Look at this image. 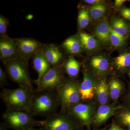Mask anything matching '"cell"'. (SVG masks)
Returning a JSON list of instances; mask_svg holds the SVG:
<instances>
[{"instance_id": "cell-20", "label": "cell", "mask_w": 130, "mask_h": 130, "mask_svg": "<svg viewBox=\"0 0 130 130\" xmlns=\"http://www.w3.org/2000/svg\"><path fill=\"white\" fill-rule=\"evenodd\" d=\"M111 28L119 35L126 37L130 31V25L124 20L120 18L113 17L110 21Z\"/></svg>"}, {"instance_id": "cell-4", "label": "cell", "mask_w": 130, "mask_h": 130, "mask_svg": "<svg viewBox=\"0 0 130 130\" xmlns=\"http://www.w3.org/2000/svg\"><path fill=\"white\" fill-rule=\"evenodd\" d=\"M80 85L76 79L66 78L56 90L60 102V112H67L70 107L82 102Z\"/></svg>"}, {"instance_id": "cell-33", "label": "cell", "mask_w": 130, "mask_h": 130, "mask_svg": "<svg viewBox=\"0 0 130 130\" xmlns=\"http://www.w3.org/2000/svg\"><path fill=\"white\" fill-rule=\"evenodd\" d=\"M126 1L125 0H115V6L116 7H119Z\"/></svg>"}, {"instance_id": "cell-25", "label": "cell", "mask_w": 130, "mask_h": 130, "mask_svg": "<svg viewBox=\"0 0 130 130\" xmlns=\"http://www.w3.org/2000/svg\"><path fill=\"white\" fill-rule=\"evenodd\" d=\"M90 17L87 9L81 8L79 9L78 16V25L79 29L86 28L89 24Z\"/></svg>"}, {"instance_id": "cell-23", "label": "cell", "mask_w": 130, "mask_h": 130, "mask_svg": "<svg viewBox=\"0 0 130 130\" xmlns=\"http://www.w3.org/2000/svg\"><path fill=\"white\" fill-rule=\"evenodd\" d=\"M108 86L110 98L114 101H117L123 91L121 82L118 78H114L110 80Z\"/></svg>"}, {"instance_id": "cell-9", "label": "cell", "mask_w": 130, "mask_h": 130, "mask_svg": "<svg viewBox=\"0 0 130 130\" xmlns=\"http://www.w3.org/2000/svg\"><path fill=\"white\" fill-rule=\"evenodd\" d=\"M95 111L94 105L81 102L70 107L67 112L83 125L88 126L93 121Z\"/></svg>"}, {"instance_id": "cell-8", "label": "cell", "mask_w": 130, "mask_h": 130, "mask_svg": "<svg viewBox=\"0 0 130 130\" xmlns=\"http://www.w3.org/2000/svg\"><path fill=\"white\" fill-rule=\"evenodd\" d=\"M14 39L19 56L28 61L41 51L44 44V43L30 37L18 38Z\"/></svg>"}, {"instance_id": "cell-24", "label": "cell", "mask_w": 130, "mask_h": 130, "mask_svg": "<svg viewBox=\"0 0 130 130\" xmlns=\"http://www.w3.org/2000/svg\"><path fill=\"white\" fill-rule=\"evenodd\" d=\"M107 10V7L104 3L92 5L89 9L90 18L94 20H97L105 15Z\"/></svg>"}, {"instance_id": "cell-16", "label": "cell", "mask_w": 130, "mask_h": 130, "mask_svg": "<svg viewBox=\"0 0 130 130\" xmlns=\"http://www.w3.org/2000/svg\"><path fill=\"white\" fill-rule=\"evenodd\" d=\"M94 34L96 38L102 43L107 44L110 42V25L106 20H103L96 25Z\"/></svg>"}, {"instance_id": "cell-7", "label": "cell", "mask_w": 130, "mask_h": 130, "mask_svg": "<svg viewBox=\"0 0 130 130\" xmlns=\"http://www.w3.org/2000/svg\"><path fill=\"white\" fill-rule=\"evenodd\" d=\"M64 65L51 67L36 84L35 90H56L66 79Z\"/></svg>"}, {"instance_id": "cell-15", "label": "cell", "mask_w": 130, "mask_h": 130, "mask_svg": "<svg viewBox=\"0 0 130 130\" xmlns=\"http://www.w3.org/2000/svg\"><path fill=\"white\" fill-rule=\"evenodd\" d=\"M32 63L34 69L38 74L37 79L34 82L36 84L42 77L51 67L41 51L32 57Z\"/></svg>"}, {"instance_id": "cell-19", "label": "cell", "mask_w": 130, "mask_h": 130, "mask_svg": "<svg viewBox=\"0 0 130 130\" xmlns=\"http://www.w3.org/2000/svg\"><path fill=\"white\" fill-rule=\"evenodd\" d=\"M95 95L100 106L108 104L110 98L109 86L105 79H102L98 81Z\"/></svg>"}, {"instance_id": "cell-3", "label": "cell", "mask_w": 130, "mask_h": 130, "mask_svg": "<svg viewBox=\"0 0 130 130\" xmlns=\"http://www.w3.org/2000/svg\"><path fill=\"white\" fill-rule=\"evenodd\" d=\"M28 62L19 56L2 63L9 78L19 87L34 89L28 69Z\"/></svg>"}, {"instance_id": "cell-22", "label": "cell", "mask_w": 130, "mask_h": 130, "mask_svg": "<svg viewBox=\"0 0 130 130\" xmlns=\"http://www.w3.org/2000/svg\"><path fill=\"white\" fill-rule=\"evenodd\" d=\"M80 66V63L74 57H69L64 65L65 72L71 78L75 79L79 74Z\"/></svg>"}, {"instance_id": "cell-6", "label": "cell", "mask_w": 130, "mask_h": 130, "mask_svg": "<svg viewBox=\"0 0 130 130\" xmlns=\"http://www.w3.org/2000/svg\"><path fill=\"white\" fill-rule=\"evenodd\" d=\"M44 121L45 130H83V125L67 112H57Z\"/></svg>"}, {"instance_id": "cell-30", "label": "cell", "mask_w": 130, "mask_h": 130, "mask_svg": "<svg viewBox=\"0 0 130 130\" xmlns=\"http://www.w3.org/2000/svg\"><path fill=\"white\" fill-rule=\"evenodd\" d=\"M120 13L124 18L130 21V8H122L120 10Z\"/></svg>"}, {"instance_id": "cell-13", "label": "cell", "mask_w": 130, "mask_h": 130, "mask_svg": "<svg viewBox=\"0 0 130 130\" xmlns=\"http://www.w3.org/2000/svg\"><path fill=\"white\" fill-rule=\"evenodd\" d=\"M91 72L95 76H105L109 70V59L103 55H95L91 57L89 61Z\"/></svg>"}, {"instance_id": "cell-34", "label": "cell", "mask_w": 130, "mask_h": 130, "mask_svg": "<svg viewBox=\"0 0 130 130\" xmlns=\"http://www.w3.org/2000/svg\"><path fill=\"white\" fill-rule=\"evenodd\" d=\"M108 130H125L119 126L113 124L111 126Z\"/></svg>"}, {"instance_id": "cell-11", "label": "cell", "mask_w": 130, "mask_h": 130, "mask_svg": "<svg viewBox=\"0 0 130 130\" xmlns=\"http://www.w3.org/2000/svg\"><path fill=\"white\" fill-rule=\"evenodd\" d=\"M51 67L64 64V54L60 47L54 43L44 44L41 50Z\"/></svg>"}, {"instance_id": "cell-26", "label": "cell", "mask_w": 130, "mask_h": 130, "mask_svg": "<svg viewBox=\"0 0 130 130\" xmlns=\"http://www.w3.org/2000/svg\"><path fill=\"white\" fill-rule=\"evenodd\" d=\"M126 37L119 35L113 30L110 26V42L115 48L122 47L125 43Z\"/></svg>"}, {"instance_id": "cell-2", "label": "cell", "mask_w": 130, "mask_h": 130, "mask_svg": "<svg viewBox=\"0 0 130 130\" xmlns=\"http://www.w3.org/2000/svg\"><path fill=\"white\" fill-rule=\"evenodd\" d=\"M60 103L56 90H35L29 113L46 118L57 113Z\"/></svg>"}, {"instance_id": "cell-38", "label": "cell", "mask_w": 130, "mask_h": 130, "mask_svg": "<svg viewBox=\"0 0 130 130\" xmlns=\"http://www.w3.org/2000/svg\"><path fill=\"white\" fill-rule=\"evenodd\" d=\"M105 130L102 129V130Z\"/></svg>"}, {"instance_id": "cell-18", "label": "cell", "mask_w": 130, "mask_h": 130, "mask_svg": "<svg viewBox=\"0 0 130 130\" xmlns=\"http://www.w3.org/2000/svg\"><path fill=\"white\" fill-rule=\"evenodd\" d=\"M82 49L88 52L96 50L100 47V42L96 38L86 32H79L77 35Z\"/></svg>"}, {"instance_id": "cell-32", "label": "cell", "mask_w": 130, "mask_h": 130, "mask_svg": "<svg viewBox=\"0 0 130 130\" xmlns=\"http://www.w3.org/2000/svg\"><path fill=\"white\" fill-rule=\"evenodd\" d=\"M9 129V126L5 122L0 123V130H8Z\"/></svg>"}, {"instance_id": "cell-27", "label": "cell", "mask_w": 130, "mask_h": 130, "mask_svg": "<svg viewBox=\"0 0 130 130\" xmlns=\"http://www.w3.org/2000/svg\"><path fill=\"white\" fill-rule=\"evenodd\" d=\"M9 23V19L0 14V38L9 37L7 30Z\"/></svg>"}, {"instance_id": "cell-10", "label": "cell", "mask_w": 130, "mask_h": 130, "mask_svg": "<svg viewBox=\"0 0 130 130\" xmlns=\"http://www.w3.org/2000/svg\"><path fill=\"white\" fill-rule=\"evenodd\" d=\"M83 78L80 83V90L82 101L91 100L95 95L98 83L96 77L90 71H83Z\"/></svg>"}, {"instance_id": "cell-1", "label": "cell", "mask_w": 130, "mask_h": 130, "mask_svg": "<svg viewBox=\"0 0 130 130\" xmlns=\"http://www.w3.org/2000/svg\"><path fill=\"white\" fill-rule=\"evenodd\" d=\"M35 92L34 89L29 88H4L0 93V98L5 104L6 111L20 110L29 113Z\"/></svg>"}, {"instance_id": "cell-21", "label": "cell", "mask_w": 130, "mask_h": 130, "mask_svg": "<svg viewBox=\"0 0 130 130\" xmlns=\"http://www.w3.org/2000/svg\"><path fill=\"white\" fill-rule=\"evenodd\" d=\"M113 64L116 70L124 72L130 67V52L125 51L115 58Z\"/></svg>"}, {"instance_id": "cell-31", "label": "cell", "mask_w": 130, "mask_h": 130, "mask_svg": "<svg viewBox=\"0 0 130 130\" xmlns=\"http://www.w3.org/2000/svg\"><path fill=\"white\" fill-rule=\"evenodd\" d=\"M84 2L88 4H91L92 5L98 4V3H103L102 1L101 0H85L84 1Z\"/></svg>"}, {"instance_id": "cell-17", "label": "cell", "mask_w": 130, "mask_h": 130, "mask_svg": "<svg viewBox=\"0 0 130 130\" xmlns=\"http://www.w3.org/2000/svg\"><path fill=\"white\" fill-rule=\"evenodd\" d=\"M61 47L68 54L72 55L79 54L82 50L77 35L71 36L65 40L61 44Z\"/></svg>"}, {"instance_id": "cell-12", "label": "cell", "mask_w": 130, "mask_h": 130, "mask_svg": "<svg viewBox=\"0 0 130 130\" xmlns=\"http://www.w3.org/2000/svg\"><path fill=\"white\" fill-rule=\"evenodd\" d=\"M19 56L14 38H0V59L2 62L12 60Z\"/></svg>"}, {"instance_id": "cell-35", "label": "cell", "mask_w": 130, "mask_h": 130, "mask_svg": "<svg viewBox=\"0 0 130 130\" xmlns=\"http://www.w3.org/2000/svg\"><path fill=\"white\" fill-rule=\"evenodd\" d=\"M28 130H45L43 129V128H42V127H41V128H39V129H35V128H31V129H29Z\"/></svg>"}, {"instance_id": "cell-5", "label": "cell", "mask_w": 130, "mask_h": 130, "mask_svg": "<svg viewBox=\"0 0 130 130\" xmlns=\"http://www.w3.org/2000/svg\"><path fill=\"white\" fill-rule=\"evenodd\" d=\"M2 119L9 126L14 130H28L35 127H42L44 120H37L28 112L20 110L5 111Z\"/></svg>"}, {"instance_id": "cell-14", "label": "cell", "mask_w": 130, "mask_h": 130, "mask_svg": "<svg viewBox=\"0 0 130 130\" xmlns=\"http://www.w3.org/2000/svg\"><path fill=\"white\" fill-rule=\"evenodd\" d=\"M120 108V107L115 104L101 105L96 111L93 121L97 125L103 124L115 115Z\"/></svg>"}, {"instance_id": "cell-36", "label": "cell", "mask_w": 130, "mask_h": 130, "mask_svg": "<svg viewBox=\"0 0 130 130\" xmlns=\"http://www.w3.org/2000/svg\"><path fill=\"white\" fill-rule=\"evenodd\" d=\"M128 102H129V104L130 105V92L129 93V95H128Z\"/></svg>"}, {"instance_id": "cell-29", "label": "cell", "mask_w": 130, "mask_h": 130, "mask_svg": "<svg viewBox=\"0 0 130 130\" xmlns=\"http://www.w3.org/2000/svg\"><path fill=\"white\" fill-rule=\"evenodd\" d=\"M7 73L2 68L0 67V87L4 88V86L7 85Z\"/></svg>"}, {"instance_id": "cell-37", "label": "cell", "mask_w": 130, "mask_h": 130, "mask_svg": "<svg viewBox=\"0 0 130 130\" xmlns=\"http://www.w3.org/2000/svg\"><path fill=\"white\" fill-rule=\"evenodd\" d=\"M129 77L130 78V71L129 72Z\"/></svg>"}, {"instance_id": "cell-28", "label": "cell", "mask_w": 130, "mask_h": 130, "mask_svg": "<svg viewBox=\"0 0 130 130\" xmlns=\"http://www.w3.org/2000/svg\"><path fill=\"white\" fill-rule=\"evenodd\" d=\"M118 118L122 124L130 130V109H125L121 111L119 113Z\"/></svg>"}]
</instances>
